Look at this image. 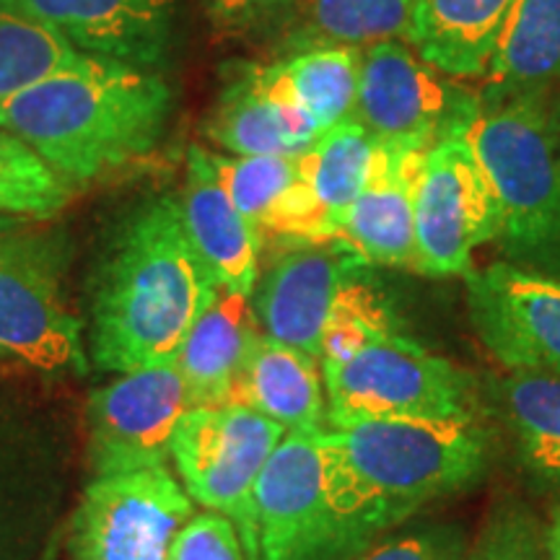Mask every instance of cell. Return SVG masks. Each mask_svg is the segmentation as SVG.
I'll return each mask as SVG.
<instances>
[{
	"label": "cell",
	"instance_id": "ffe728a7",
	"mask_svg": "<svg viewBox=\"0 0 560 560\" xmlns=\"http://www.w3.org/2000/svg\"><path fill=\"white\" fill-rule=\"evenodd\" d=\"M229 405H244L285 431L317 433L330 425L319 361L262 332L236 376Z\"/></svg>",
	"mask_w": 560,
	"mask_h": 560
},
{
	"label": "cell",
	"instance_id": "f546056e",
	"mask_svg": "<svg viewBox=\"0 0 560 560\" xmlns=\"http://www.w3.org/2000/svg\"><path fill=\"white\" fill-rule=\"evenodd\" d=\"M210 153V164L219 174L223 190L240 208V213L252 226L260 229L270 213L291 190L299 177V159L291 156H229V153ZM262 240V236H260Z\"/></svg>",
	"mask_w": 560,
	"mask_h": 560
},
{
	"label": "cell",
	"instance_id": "3957f363",
	"mask_svg": "<svg viewBox=\"0 0 560 560\" xmlns=\"http://www.w3.org/2000/svg\"><path fill=\"white\" fill-rule=\"evenodd\" d=\"M319 446L335 506L363 548L433 501L478 486L493 457L478 416L327 425Z\"/></svg>",
	"mask_w": 560,
	"mask_h": 560
},
{
	"label": "cell",
	"instance_id": "d4e9b609",
	"mask_svg": "<svg viewBox=\"0 0 560 560\" xmlns=\"http://www.w3.org/2000/svg\"><path fill=\"white\" fill-rule=\"evenodd\" d=\"M374 153L376 140L350 117L322 132L312 149L299 156L301 179L310 185L322 210L330 215L338 229V240L342 219L366 187Z\"/></svg>",
	"mask_w": 560,
	"mask_h": 560
},
{
	"label": "cell",
	"instance_id": "2e32d148",
	"mask_svg": "<svg viewBox=\"0 0 560 560\" xmlns=\"http://www.w3.org/2000/svg\"><path fill=\"white\" fill-rule=\"evenodd\" d=\"M91 58L159 70L172 58L179 0H19Z\"/></svg>",
	"mask_w": 560,
	"mask_h": 560
},
{
	"label": "cell",
	"instance_id": "d590c367",
	"mask_svg": "<svg viewBox=\"0 0 560 560\" xmlns=\"http://www.w3.org/2000/svg\"><path fill=\"white\" fill-rule=\"evenodd\" d=\"M550 122H552V130H556V140L560 149V96L550 104Z\"/></svg>",
	"mask_w": 560,
	"mask_h": 560
},
{
	"label": "cell",
	"instance_id": "8fae6325",
	"mask_svg": "<svg viewBox=\"0 0 560 560\" xmlns=\"http://www.w3.org/2000/svg\"><path fill=\"white\" fill-rule=\"evenodd\" d=\"M192 408L177 363L125 371L91 392L86 405L94 478L166 465L172 433Z\"/></svg>",
	"mask_w": 560,
	"mask_h": 560
},
{
	"label": "cell",
	"instance_id": "4fadbf2b",
	"mask_svg": "<svg viewBox=\"0 0 560 560\" xmlns=\"http://www.w3.org/2000/svg\"><path fill=\"white\" fill-rule=\"evenodd\" d=\"M465 280L472 330L488 353L506 371L560 376V278L495 262Z\"/></svg>",
	"mask_w": 560,
	"mask_h": 560
},
{
	"label": "cell",
	"instance_id": "5bb4252c",
	"mask_svg": "<svg viewBox=\"0 0 560 560\" xmlns=\"http://www.w3.org/2000/svg\"><path fill=\"white\" fill-rule=\"evenodd\" d=\"M369 268L374 265L340 240L278 244L252 291L262 335L319 361L322 335L340 293Z\"/></svg>",
	"mask_w": 560,
	"mask_h": 560
},
{
	"label": "cell",
	"instance_id": "30bf717a",
	"mask_svg": "<svg viewBox=\"0 0 560 560\" xmlns=\"http://www.w3.org/2000/svg\"><path fill=\"white\" fill-rule=\"evenodd\" d=\"M195 501L166 465L94 478L73 516L75 560H166Z\"/></svg>",
	"mask_w": 560,
	"mask_h": 560
},
{
	"label": "cell",
	"instance_id": "7c38bea8",
	"mask_svg": "<svg viewBox=\"0 0 560 560\" xmlns=\"http://www.w3.org/2000/svg\"><path fill=\"white\" fill-rule=\"evenodd\" d=\"M285 433L244 405L190 408L172 433L174 475L195 503L234 520Z\"/></svg>",
	"mask_w": 560,
	"mask_h": 560
},
{
	"label": "cell",
	"instance_id": "f1b7e54d",
	"mask_svg": "<svg viewBox=\"0 0 560 560\" xmlns=\"http://www.w3.org/2000/svg\"><path fill=\"white\" fill-rule=\"evenodd\" d=\"M73 198V187L60 179L30 145L0 130V215L52 221Z\"/></svg>",
	"mask_w": 560,
	"mask_h": 560
},
{
	"label": "cell",
	"instance_id": "e575fe53",
	"mask_svg": "<svg viewBox=\"0 0 560 560\" xmlns=\"http://www.w3.org/2000/svg\"><path fill=\"white\" fill-rule=\"evenodd\" d=\"M545 548H548V560H560V506L552 509L550 524L545 527Z\"/></svg>",
	"mask_w": 560,
	"mask_h": 560
},
{
	"label": "cell",
	"instance_id": "9c48e42d",
	"mask_svg": "<svg viewBox=\"0 0 560 560\" xmlns=\"http://www.w3.org/2000/svg\"><path fill=\"white\" fill-rule=\"evenodd\" d=\"M499 206L467 132L425 151L416 182L418 272L431 278L467 276L472 249L493 244Z\"/></svg>",
	"mask_w": 560,
	"mask_h": 560
},
{
	"label": "cell",
	"instance_id": "484cf974",
	"mask_svg": "<svg viewBox=\"0 0 560 560\" xmlns=\"http://www.w3.org/2000/svg\"><path fill=\"white\" fill-rule=\"evenodd\" d=\"M276 66L285 86L319 132L353 117L359 96V47H317L278 58Z\"/></svg>",
	"mask_w": 560,
	"mask_h": 560
},
{
	"label": "cell",
	"instance_id": "4dcf8cb0",
	"mask_svg": "<svg viewBox=\"0 0 560 560\" xmlns=\"http://www.w3.org/2000/svg\"><path fill=\"white\" fill-rule=\"evenodd\" d=\"M465 560H548L545 527L522 503H503L488 516Z\"/></svg>",
	"mask_w": 560,
	"mask_h": 560
},
{
	"label": "cell",
	"instance_id": "d6986e66",
	"mask_svg": "<svg viewBox=\"0 0 560 560\" xmlns=\"http://www.w3.org/2000/svg\"><path fill=\"white\" fill-rule=\"evenodd\" d=\"M260 332L252 296L219 285L174 355L192 408H219L231 402L236 376Z\"/></svg>",
	"mask_w": 560,
	"mask_h": 560
},
{
	"label": "cell",
	"instance_id": "ba28073f",
	"mask_svg": "<svg viewBox=\"0 0 560 560\" xmlns=\"http://www.w3.org/2000/svg\"><path fill=\"white\" fill-rule=\"evenodd\" d=\"M478 112V91L429 66L408 42H380L361 50L353 120L376 143L429 151L439 140L467 132Z\"/></svg>",
	"mask_w": 560,
	"mask_h": 560
},
{
	"label": "cell",
	"instance_id": "cb8c5ba5",
	"mask_svg": "<svg viewBox=\"0 0 560 560\" xmlns=\"http://www.w3.org/2000/svg\"><path fill=\"white\" fill-rule=\"evenodd\" d=\"M418 0H299L280 26V58L317 47H371L408 37Z\"/></svg>",
	"mask_w": 560,
	"mask_h": 560
},
{
	"label": "cell",
	"instance_id": "603a6c76",
	"mask_svg": "<svg viewBox=\"0 0 560 560\" xmlns=\"http://www.w3.org/2000/svg\"><path fill=\"white\" fill-rule=\"evenodd\" d=\"M486 400L509 433L522 470L560 493V376L509 371L486 384Z\"/></svg>",
	"mask_w": 560,
	"mask_h": 560
},
{
	"label": "cell",
	"instance_id": "d6a6232c",
	"mask_svg": "<svg viewBox=\"0 0 560 560\" xmlns=\"http://www.w3.org/2000/svg\"><path fill=\"white\" fill-rule=\"evenodd\" d=\"M166 560H247L236 524L219 511H195L174 537Z\"/></svg>",
	"mask_w": 560,
	"mask_h": 560
},
{
	"label": "cell",
	"instance_id": "7402d4cb",
	"mask_svg": "<svg viewBox=\"0 0 560 560\" xmlns=\"http://www.w3.org/2000/svg\"><path fill=\"white\" fill-rule=\"evenodd\" d=\"M516 0H418L405 42L450 79H482Z\"/></svg>",
	"mask_w": 560,
	"mask_h": 560
},
{
	"label": "cell",
	"instance_id": "9a60e30c",
	"mask_svg": "<svg viewBox=\"0 0 560 560\" xmlns=\"http://www.w3.org/2000/svg\"><path fill=\"white\" fill-rule=\"evenodd\" d=\"M202 132L229 156H291L310 151L322 132L293 100L272 62H236L226 68L221 91Z\"/></svg>",
	"mask_w": 560,
	"mask_h": 560
},
{
	"label": "cell",
	"instance_id": "5b68a950",
	"mask_svg": "<svg viewBox=\"0 0 560 560\" xmlns=\"http://www.w3.org/2000/svg\"><path fill=\"white\" fill-rule=\"evenodd\" d=\"M47 223L0 215V359L42 374H83V325L66 291L70 247Z\"/></svg>",
	"mask_w": 560,
	"mask_h": 560
},
{
	"label": "cell",
	"instance_id": "83f0119b",
	"mask_svg": "<svg viewBox=\"0 0 560 560\" xmlns=\"http://www.w3.org/2000/svg\"><path fill=\"white\" fill-rule=\"evenodd\" d=\"M371 270L374 268L350 280L346 291L340 293L325 335H322L319 366H335V363L348 361L350 355H355L371 342L400 332L387 291L382 289Z\"/></svg>",
	"mask_w": 560,
	"mask_h": 560
},
{
	"label": "cell",
	"instance_id": "6da1fadb",
	"mask_svg": "<svg viewBox=\"0 0 560 560\" xmlns=\"http://www.w3.org/2000/svg\"><path fill=\"white\" fill-rule=\"evenodd\" d=\"M215 291L185 231L179 195L138 200L115 223L91 272V361L107 374L174 361Z\"/></svg>",
	"mask_w": 560,
	"mask_h": 560
},
{
	"label": "cell",
	"instance_id": "1f68e13d",
	"mask_svg": "<svg viewBox=\"0 0 560 560\" xmlns=\"http://www.w3.org/2000/svg\"><path fill=\"white\" fill-rule=\"evenodd\" d=\"M465 529L457 524H418L384 535L355 560H465Z\"/></svg>",
	"mask_w": 560,
	"mask_h": 560
},
{
	"label": "cell",
	"instance_id": "7a4b0ae2",
	"mask_svg": "<svg viewBox=\"0 0 560 560\" xmlns=\"http://www.w3.org/2000/svg\"><path fill=\"white\" fill-rule=\"evenodd\" d=\"M174 91L159 70L89 58L0 107V130L26 143L70 187L143 164L166 136Z\"/></svg>",
	"mask_w": 560,
	"mask_h": 560
},
{
	"label": "cell",
	"instance_id": "277c9868",
	"mask_svg": "<svg viewBox=\"0 0 560 560\" xmlns=\"http://www.w3.org/2000/svg\"><path fill=\"white\" fill-rule=\"evenodd\" d=\"M467 140L499 206L493 244L503 262L560 278V149L550 104H480Z\"/></svg>",
	"mask_w": 560,
	"mask_h": 560
},
{
	"label": "cell",
	"instance_id": "ac0fdd59",
	"mask_svg": "<svg viewBox=\"0 0 560 560\" xmlns=\"http://www.w3.org/2000/svg\"><path fill=\"white\" fill-rule=\"evenodd\" d=\"M185 166L179 208L195 252L221 289L252 296L262 270L260 234L223 190L208 149L190 145Z\"/></svg>",
	"mask_w": 560,
	"mask_h": 560
},
{
	"label": "cell",
	"instance_id": "44dd1931",
	"mask_svg": "<svg viewBox=\"0 0 560 560\" xmlns=\"http://www.w3.org/2000/svg\"><path fill=\"white\" fill-rule=\"evenodd\" d=\"M560 91V0H516L482 73L480 104L548 102Z\"/></svg>",
	"mask_w": 560,
	"mask_h": 560
},
{
	"label": "cell",
	"instance_id": "e0dca14e",
	"mask_svg": "<svg viewBox=\"0 0 560 560\" xmlns=\"http://www.w3.org/2000/svg\"><path fill=\"white\" fill-rule=\"evenodd\" d=\"M425 151L376 143L366 187L350 206L340 242L374 268L418 272L416 182Z\"/></svg>",
	"mask_w": 560,
	"mask_h": 560
},
{
	"label": "cell",
	"instance_id": "836d02e7",
	"mask_svg": "<svg viewBox=\"0 0 560 560\" xmlns=\"http://www.w3.org/2000/svg\"><path fill=\"white\" fill-rule=\"evenodd\" d=\"M299 0H202L213 30L223 37L278 34Z\"/></svg>",
	"mask_w": 560,
	"mask_h": 560
},
{
	"label": "cell",
	"instance_id": "8992f818",
	"mask_svg": "<svg viewBox=\"0 0 560 560\" xmlns=\"http://www.w3.org/2000/svg\"><path fill=\"white\" fill-rule=\"evenodd\" d=\"M231 522L247 560H355L366 550L332 501L319 431L285 433Z\"/></svg>",
	"mask_w": 560,
	"mask_h": 560
},
{
	"label": "cell",
	"instance_id": "52a82bcc",
	"mask_svg": "<svg viewBox=\"0 0 560 560\" xmlns=\"http://www.w3.org/2000/svg\"><path fill=\"white\" fill-rule=\"evenodd\" d=\"M327 423L470 418L478 384L465 369L431 353L410 335L392 332L348 361L322 366Z\"/></svg>",
	"mask_w": 560,
	"mask_h": 560
},
{
	"label": "cell",
	"instance_id": "4316f807",
	"mask_svg": "<svg viewBox=\"0 0 560 560\" xmlns=\"http://www.w3.org/2000/svg\"><path fill=\"white\" fill-rule=\"evenodd\" d=\"M86 58L19 0H0V107L32 83Z\"/></svg>",
	"mask_w": 560,
	"mask_h": 560
}]
</instances>
